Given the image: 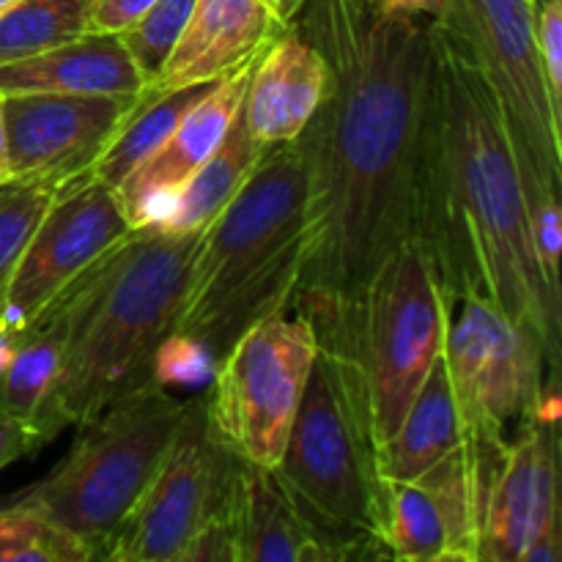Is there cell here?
<instances>
[{"mask_svg":"<svg viewBox=\"0 0 562 562\" xmlns=\"http://www.w3.org/2000/svg\"><path fill=\"white\" fill-rule=\"evenodd\" d=\"M176 562H236V536L231 514L217 516L203 530H198L195 538L181 549Z\"/></svg>","mask_w":562,"mask_h":562,"instance_id":"cell-30","label":"cell"},{"mask_svg":"<svg viewBox=\"0 0 562 562\" xmlns=\"http://www.w3.org/2000/svg\"><path fill=\"white\" fill-rule=\"evenodd\" d=\"M239 456L209 420L206 393L187 401L157 475L130 510L102 560L176 562L198 530L231 514Z\"/></svg>","mask_w":562,"mask_h":562,"instance_id":"cell-10","label":"cell"},{"mask_svg":"<svg viewBox=\"0 0 562 562\" xmlns=\"http://www.w3.org/2000/svg\"><path fill=\"white\" fill-rule=\"evenodd\" d=\"M184 406L187 401L173 398L159 379L130 390L77 423L69 453L9 499L42 514L93 560H102L110 538L157 475Z\"/></svg>","mask_w":562,"mask_h":562,"instance_id":"cell-5","label":"cell"},{"mask_svg":"<svg viewBox=\"0 0 562 562\" xmlns=\"http://www.w3.org/2000/svg\"><path fill=\"white\" fill-rule=\"evenodd\" d=\"M157 0H91V16H88V31L110 33L119 36L132 22L140 20Z\"/></svg>","mask_w":562,"mask_h":562,"instance_id":"cell-31","label":"cell"},{"mask_svg":"<svg viewBox=\"0 0 562 562\" xmlns=\"http://www.w3.org/2000/svg\"><path fill=\"white\" fill-rule=\"evenodd\" d=\"M42 445V434L36 431L31 420H22V417H14L0 409V470L31 456Z\"/></svg>","mask_w":562,"mask_h":562,"instance_id":"cell-32","label":"cell"},{"mask_svg":"<svg viewBox=\"0 0 562 562\" xmlns=\"http://www.w3.org/2000/svg\"><path fill=\"white\" fill-rule=\"evenodd\" d=\"M450 305L412 236L373 274L362 302L360 368L379 445L398 428L445 349Z\"/></svg>","mask_w":562,"mask_h":562,"instance_id":"cell-8","label":"cell"},{"mask_svg":"<svg viewBox=\"0 0 562 562\" xmlns=\"http://www.w3.org/2000/svg\"><path fill=\"white\" fill-rule=\"evenodd\" d=\"M66 335H69V307L60 291L47 311L38 313L33 324L14 335L9 360L0 368V409L33 423L58 376Z\"/></svg>","mask_w":562,"mask_h":562,"instance_id":"cell-22","label":"cell"},{"mask_svg":"<svg viewBox=\"0 0 562 562\" xmlns=\"http://www.w3.org/2000/svg\"><path fill=\"white\" fill-rule=\"evenodd\" d=\"M329 86V66L322 49L291 22L252 64L247 77L241 119L263 148L300 137L322 104Z\"/></svg>","mask_w":562,"mask_h":562,"instance_id":"cell-18","label":"cell"},{"mask_svg":"<svg viewBox=\"0 0 562 562\" xmlns=\"http://www.w3.org/2000/svg\"><path fill=\"white\" fill-rule=\"evenodd\" d=\"M384 549L390 560L450 562L442 516L420 481L387 483Z\"/></svg>","mask_w":562,"mask_h":562,"instance_id":"cell-25","label":"cell"},{"mask_svg":"<svg viewBox=\"0 0 562 562\" xmlns=\"http://www.w3.org/2000/svg\"><path fill=\"white\" fill-rule=\"evenodd\" d=\"M289 25L269 0H195L184 33L148 88L176 91L225 80L252 64Z\"/></svg>","mask_w":562,"mask_h":562,"instance_id":"cell-17","label":"cell"},{"mask_svg":"<svg viewBox=\"0 0 562 562\" xmlns=\"http://www.w3.org/2000/svg\"><path fill=\"white\" fill-rule=\"evenodd\" d=\"M313 247L311 179L300 140L263 154L256 173L206 225L184 311L165 346L214 371L231 346L274 313H289Z\"/></svg>","mask_w":562,"mask_h":562,"instance_id":"cell-4","label":"cell"},{"mask_svg":"<svg viewBox=\"0 0 562 562\" xmlns=\"http://www.w3.org/2000/svg\"><path fill=\"white\" fill-rule=\"evenodd\" d=\"M538 0H450L445 25L461 38L503 108L527 203L560 198L562 119L554 113L536 47Z\"/></svg>","mask_w":562,"mask_h":562,"instance_id":"cell-7","label":"cell"},{"mask_svg":"<svg viewBox=\"0 0 562 562\" xmlns=\"http://www.w3.org/2000/svg\"><path fill=\"white\" fill-rule=\"evenodd\" d=\"M231 521L236 562H346L384 560L387 549L324 525L283 483L274 467L239 461Z\"/></svg>","mask_w":562,"mask_h":562,"instance_id":"cell-15","label":"cell"},{"mask_svg":"<svg viewBox=\"0 0 562 562\" xmlns=\"http://www.w3.org/2000/svg\"><path fill=\"white\" fill-rule=\"evenodd\" d=\"M214 86L217 82H198V86L176 88V91H151L146 86L143 99L126 115V121L113 135L110 146L104 148L102 157L93 162L86 181H99V184H108L115 190L179 126V121L206 93L214 91Z\"/></svg>","mask_w":562,"mask_h":562,"instance_id":"cell-23","label":"cell"},{"mask_svg":"<svg viewBox=\"0 0 562 562\" xmlns=\"http://www.w3.org/2000/svg\"><path fill=\"white\" fill-rule=\"evenodd\" d=\"M382 9L404 16H428L434 22H445L450 16V0H376Z\"/></svg>","mask_w":562,"mask_h":562,"instance_id":"cell-33","label":"cell"},{"mask_svg":"<svg viewBox=\"0 0 562 562\" xmlns=\"http://www.w3.org/2000/svg\"><path fill=\"white\" fill-rule=\"evenodd\" d=\"M274 470L324 525L384 547L387 481L366 376L355 360L318 346Z\"/></svg>","mask_w":562,"mask_h":562,"instance_id":"cell-6","label":"cell"},{"mask_svg":"<svg viewBox=\"0 0 562 562\" xmlns=\"http://www.w3.org/2000/svg\"><path fill=\"white\" fill-rule=\"evenodd\" d=\"M16 3H20V0H0V16H3L5 11H11V9H14Z\"/></svg>","mask_w":562,"mask_h":562,"instance_id":"cell-37","label":"cell"},{"mask_svg":"<svg viewBox=\"0 0 562 562\" xmlns=\"http://www.w3.org/2000/svg\"><path fill=\"white\" fill-rule=\"evenodd\" d=\"M146 77L119 36L82 33L71 42L0 66V97L14 93H140Z\"/></svg>","mask_w":562,"mask_h":562,"instance_id":"cell-19","label":"cell"},{"mask_svg":"<svg viewBox=\"0 0 562 562\" xmlns=\"http://www.w3.org/2000/svg\"><path fill=\"white\" fill-rule=\"evenodd\" d=\"M3 283H5V280H0V291H3Z\"/></svg>","mask_w":562,"mask_h":562,"instance_id":"cell-38","label":"cell"},{"mask_svg":"<svg viewBox=\"0 0 562 562\" xmlns=\"http://www.w3.org/2000/svg\"><path fill=\"white\" fill-rule=\"evenodd\" d=\"M536 47L549 99L562 119V0L536 3Z\"/></svg>","mask_w":562,"mask_h":562,"instance_id":"cell-29","label":"cell"},{"mask_svg":"<svg viewBox=\"0 0 562 562\" xmlns=\"http://www.w3.org/2000/svg\"><path fill=\"white\" fill-rule=\"evenodd\" d=\"M91 0H20L0 16V66L88 33Z\"/></svg>","mask_w":562,"mask_h":562,"instance_id":"cell-24","label":"cell"},{"mask_svg":"<svg viewBox=\"0 0 562 562\" xmlns=\"http://www.w3.org/2000/svg\"><path fill=\"white\" fill-rule=\"evenodd\" d=\"M195 0H157L137 22H132L124 33H119L121 44L132 55L135 66L146 82L157 77L176 42L184 33L187 20L192 14Z\"/></svg>","mask_w":562,"mask_h":562,"instance_id":"cell-27","label":"cell"},{"mask_svg":"<svg viewBox=\"0 0 562 562\" xmlns=\"http://www.w3.org/2000/svg\"><path fill=\"white\" fill-rule=\"evenodd\" d=\"M58 192L36 181H5L0 184V280L14 267L16 256L36 231L38 220Z\"/></svg>","mask_w":562,"mask_h":562,"instance_id":"cell-28","label":"cell"},{"mask_svg":"<svg viewBox=\"0 0 562 562\" xmlns=\"http://www.w3.org/2000/svg\"><path fill=\"white\" fill-rule=\"evenodd\" d=\"M143 93H14L0 97L9 181L53 187L86 184L93 162Z\"/></svg>","mask_w":562,"mask_h":562,"instance_id":"cell-13","label":"cell"},{"mask_svg":"<svg viewBox=\"0 0 562 562\" xmlns=\"http://www.w3.org/2000/svg\"><path fill=\"white\" fill-rule=\"evenodd\" d=\"M294 22L327 58L329 86L296 137L313 247L291 311L311 322L318 346L360 366L368 285L415 236L431 27L376 0H307Z\"/></svg>","mask_w":562,"mask_h":562,"instance_id":"cell-1","label":"cell"},{"mask_svg":"<svg viewBox=\"0 0 562 562\" xmlns=\"http://www.w3.org/2000/svg\"><path fill=\"white\" fill-rule=\"evenodd\" d=\"M203 231L173 234L159 223L143 225L66 285L64 360L33 417L44 445L157 379L159 355L184 311Z\"/></svg>","mask_w":562,"mask_h":562,"instance_id":"cell-3","label":"cell"},{"mask_svg":"<svg viewBox=\"0 0 562 562\" xmlns=\"http://www.w3.org/2000/svg\"><path fill=\"white\" fill-rule=\"evenodd\" d=\"M263 154H267V148L256 143V137L247 132L239 108L220 146L209 154L206 162L181 187L179 195L170 203L168 214L159 220V225L165 231H173V234H190V231L206 228L223 212L225 203L256 173Z\"/></svg>","mask_w":562,"mask_h":562,"instance_id":"cell-21","label":"cell"},{"mask_svg":"<svg viewBox=\"0 0 562 562\" xmlns=\"http://www.w3.org/2000/svg\"><path fill=\"white\" fill-rule=\"evenodd\" d=\"M0 562H93V558L42 514L5 499L0 505Z\"/></svg>","mask_w":562,"mask_h":562,"instance_id":"cell-26","label":"cell"},{"mask_svg":"<svg viewBox=\"0 0 562 562\" xmlns=\"http://www.w3.org/2000/svg\"><path fill=\"white\" fill-rule=\"evenodd\" d=\"M318 351L302 313H274L247 329L214 368L209 420L239 459L278 467Z\"/></svg>","mask_w":562,"mask_h":562,"instance_id":"cell-9","label":"cell"},{"mask_svg":"<svg viewBox=\"0 0 562 562\" xmlns=\"http://www.w3.org/2000/svg\"><path fill=\"white\" fill-rule=\"evenodd\" d=\"M431 64L417 157L415 239L450 311L481 300L538 333L560 371L562 294L543 280L503 108L461 38L428 20Z\"/></svg>","mask_w":562,"mask_h":562,"instance_id":"cell-2","label":"cell"},{"mask_svg":"<svg viewBox=\"0 0 562 562\" xmlns=\"http://www.w3.org/2000/svg\"><path fill=\"white\" fill-rule=\"evenodd\" d=\"M562 560V525L549 527L525 549L519 562H560Z\"/></svg>","mask_w":562,"mask_h":562,"instance_id":"cell-34","label":"cell"},{"mask_svg":"<svg viewBox=\"0 0 562 562\" xmlns=\"http://www.w3.org/2000/svg\"><path fill=\"white\" fill-rule=\"evenodd\" d=\"M9 181V151H5V126L3 113H0V184Z\"/></svg>","mask_w":562,"mask_h":562,"instance_id":"cell-36","label":"cell"},{"mask_svg":"<svg viewBox=\"0 0 562 562\" xmlns=\"http://www.w3.org/2000/svg\"><path fill=\"white\" fill-rule=\"evenodd\" d=\"M456 307L459 316L450 313L442 360L467 439L508 442L510 426L541 412L554 415L549 412L554 393L547 390V357L536 329L510 322L481 300Z\"/></svg>","mask_w":562,"mask_h":562,"instance_id":"cell-11","label":"cell"},{"mask_svg":"<svg viewBox=\"0 0 562 562\" xmlns=\"http://www.w3.org/2000/svg\"><path fill=\"white\" fill-rule=\"evenodd\" d=\"M464 439V423H461L459 404L450 387L448 368L439 357L406 409L404 420L379 445L382 477L387 483L417 481Z\"/></svg>","mask_w":562,"mask_h":562,"instance_id":"cell-20","label":"cell"},{"mask_svg":"<svg viewBox=\"0 0 562 562\" xmlns=\"http://www.w3.org/2000/svg\"><path fill=\"white\" fill-rule=\"evenodd\" d=\"M132 231L113 187L86 181L60 190L5 274L0 333H22L71 280L119 247Z\"/></svg>","mask_w":562,"mask_h":562,"instance_id":"cell-12","label":"cell"},{"mask_svg":"<svg viewBox=\"0 0 562 562\" xmlns=\"http://www.w3.org/2000/svg\"><path fill=\"white\" fill-rule=\"evenodd\" d=\"M272 3V9L278 11V16L283 22H294L296 16H300L302 5L307 3V0H269Z\"/></svg>","mask_w":562,"mask_h":562,"instance_id":"cell-35","label":"cell"},{"mask_svg":"<svg viewBox=\"0 0 562 562\" xmlns=\"http://www.w3.org/2000/svg\"><path fill=\"white\" fill-rule=\"evenodd\" d=\"M516 428L488 472L477 562H519L536 536L562 525L554 415L541 412Z\"/></svg>","mask_w":562,"mask_h":562,"instance_id":"cell-14","label":"cell"},{"mask_svg":"<svg viewBox=\"0 0 562 562\" xmlns=\"http://www.w3.org/2000/svg\"><path fill=\"white\" fill-rule=\"evenodd\" d=\"M252 64L241 66L234 75L220 80L214 91L206 93L179 121V126L115 187L121 212H124L130 228L159 223L168 214L170 203L179 195L181 187L220 146L236 110L241 108Z\"/></svg>","mask_w":562,"mask_h":562,"instance_id":"cell-16","label":"cell"}]
</instances>
